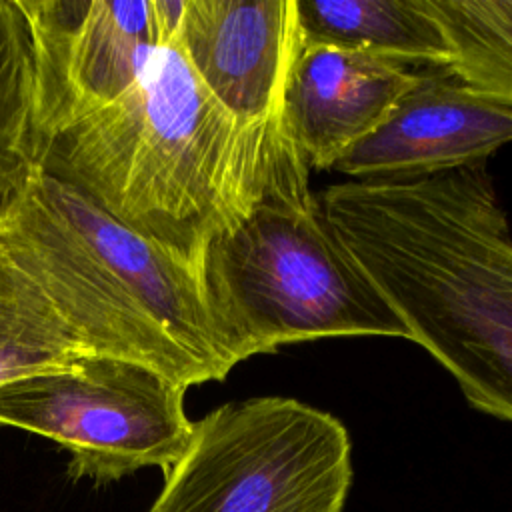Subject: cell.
<instances>
[{
	"instance_id": "6da1fadb",
	"label": "cell",
	"mask_w": 512,
	"mask_h": 512,
	"mask_svg": "<svg viewBox=\"0 0 512 512\" xmlns=\"http://www.w3.org/2000/svg\"><path fill=\"white\" fill-rule=\"evenodd\" d=\"M44 168L196 274L216 236L270 188L310 172L286 120L236 118L198 78L178 38L150 54L120 98L60 134Z\"/></svg>"
},
{
	"instance_id": "7a4b0ae2",
	"label": "cell",
	"mask_w": 512,
	"mask_h": 512,
	"mask_svg": "<svg viewBox=\"0 0 512 512\" xmlns=\"http://www.w3.org/2000/svg\"><path fill=\"white\" fill-rule=\"evenodd\" d=\"M338 240L468 404L512 422V228L486 164L318 196Z\"/></svg>"
},
{
	"instance_id": "3957f363",
	"label": "cell",
	"mask_w": 512,
	"mask_h": 512,
	"mask_svg": "<svg viewBox=\"0 0 512 512\" xmlns=\"http://www.w3.org/2000/svg\"><path fill=\"white\" fill-rule=\"evenodd\" d=\"M0 242L90 354L138 362L186 390L236 366L196 270L44 166L0 212Z\"/></svg>"
},
{
	"instance_id": "277c9868",
	"label": "cell",
	"mask_w": 512,
	"mask_h": 512,
	"mask_svg": "<svg viewBox=\"0 0 512 512\" xmlns=\"http://www.w3.org/2000/svg\"><path fill=\"white\" fill-rule=\"evenodd\" d=\"M214 326L242 362L322 338H406L408 330L328 224L310 172L270 188L204 250Z\"/></svg>"
},
{
	"instance_id": "5b68a950",
	"label": "cell",
	"mask_w": 512,
	"mask_h": 512,
	"mask_svg": "<svg viewBox=\"0 0 512 512\" xmlns=\"http://www.w3.org/2000/svg\"><path fill=\"white\" fill-rule=\"evenodd\" d=\"M350 486L352 442L336 416L254 396L194 422L150 512H344Z\"/></svg>"
},
{
	"instance_id": "8992f818",
	"label": "cell",
	"mask_w": 512,
	"mask_h": 512,
	"mask_svg": "<svg viewBox=\"0 0 512 512\" xmlns=\"http://www.w3.org/2000/svg\"><path fill=\"white\" fill-rule=\"evenodd\" d=\"M184 394L138 362L82 354L2 384L0 426L54 440L70 452V478L108 484L140 468L166 472L184 454L194 428Z\"/></svg>"
},
{
	"instance_id": "52a82bcc",
	"label": "cell",
	"mask_w": 512,
	"mask_h": 512,
	"mask_svg": "<svg viewBox=\"0 0 512 512\" xmlns=\"http://www.w3.org/2000/svg\"><path fill=\"white\" fill-rule=\"evenodd\" d=\"M32 36L38 118L52 142L120 98L178 38L184 0H18Z\"/></svg>"
},
{
	"instance_id": "ba28073f",
	"label": "cell",
	"mask_w": 512,
	"mask_h": 512,
	"mask_svg": "<svg viewBox=\"0 0 512 512\" xmlns=\"http://www.w3.org/2000/svg\"><path fill=\"white\" fill-rule=\"evenodd\" d=\"M512 142V110L446 68H430L386 122L332 170L354 182H412L486 164Z\"/></svg>"
},
{
	"instance_id": "9c48e42d",
	"label": "cell",
	"mask_w": 512,
	"mask_h": 512,
	"mask_svg": "<svg viewBox=\"0 0 512 512\" xmlns=\"http://www.w3.org/2000/svg\"><path fill=\"white\" fill-rule=\"evenodd\" d=\"M178 42L212 96L246 124L284 120L304 48L296 0H184Z\"/></svg>"
},
{
	"instance_id": "30bf717a",
	"label": "cell",
	"mask_w": 512,
	"mask_h": 512,
	"mask_svg": "<svg viewBox=\"0 0 512 512\" xmlns=\"http://www.w3.org/2000/svg\"><path fill=\"white\" fill-rule=\"evenodd\" d=\"M422 72L332 46H304L284 96L290 136L312 170H328L378 130Z\"/></svg>"
},
{
	"instance_id": "8fae6325",
	"label": "cell",
	"mask_w": 512,
	"mask_h": 512,
	"mask_svg": "<svg viewBox=\"0 0 512 512\" xmlns=\"http://www.w3.org/2000/svg\"><path fill=\"white\" fill-rule=\"evenodd\" d=\"M304 46L446 68L450 46L422 0H296Z\"/></svg>"
},
{
	"instance_id": "7c38bea8",
	"label": "cell",
	"mask_w": 512,
	"mask_h": 512,
	"mask_svg": "<svg viewBox=\"0 0 512 512\" xmlns=\"http://www.w3.org/2000/svg\"><path fill=\"white\" fill-rule=\"evenodd\" d=\"M48 152L38 118L30 26L18 0H0V212L46 164Z\"/></svg>"
},
{
	"instance_id": "4fadbf2b",
	"label": "cell",
	"mask_w": 512,
	"mask_h": 512,
	"mask_svg": "<svg viewBox=\"0 0 512 512\" xmlns=\"http://www.w3.org/2000/svg\"><path fill=\"white\" fill-rule=\"evenodd\" d=\"M90 354L40 284L0 242V386Z\"/></svg>"
},
{
	"instance_id": "5bb4252c",
	"label": "cell",
	"mask_w": 512,
	"mask_h": 512,
	"mask_svg": "<svg viewBox=\"0 0 512 512\" xmlns=\"http://www.w3.org/2000/svg\"><path fill=\"white\" fill-rule=\"evenodd\" d=\"M450 46V70L512 110V0H422Z\"/></svg>"
}]
</instances>
